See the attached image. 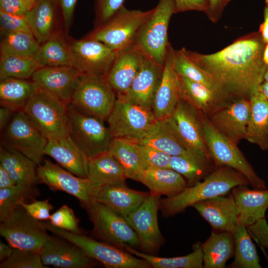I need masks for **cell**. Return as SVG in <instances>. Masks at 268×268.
I'll list each match as a JSON object with an SVG mask.
<instances>
[{"label":"cell","instance_id":"55","mask_svg":"<svg viewBox=\"0 0 268 268\" xmlns=\"http://www.w3.org/2000/svg\"><path fill=\"white\" fill-rule=\"evenodd\" d=\"M231 0H207L208 8L205 13L212 23L217 22L221 18L224 9Z\"/></svg>","mask_w":268,"mask_h":268},{"label":"cell","instance_id":"63","mask_svg":"<svg viewBox=\"0 0 268 268\" xmlns=\"http://www.w3.org/2000/svg\"><path fill=\"white\" fill-rule=\"evenodd\" d=\"M264 81H266V82H268V68L266 72V73L265 74V76H264Z\"/></svg>","mask_w":268,"mask_h":268},{"label":"cell","instance_id":"8","mask_svg":"<svg viewBox=\"0 0 268 268\" xmlns=\"http://www.w3.org/2000/svg\"><path fill=\"white\" fill-rule=\"evenodd\" d=\"M1 132V146L42 163L48 139L23 110L15 112Z\"/></svg>","mask_w":268,"mask_h":268},{"label":"cell","instance_id":"11","mask_svg":"<svg viewBox=\"0 0 268 268\" xmlns=\"http://www.w3.org/2000/svg\"><path fill=\"white\" fill-rule=\"evenodd\" d=\"M152 11L153 9H129L123 6L107 22L98 26L88 38L118 52L133 44L138 31Z\"/></svg>","mask_w":268,"mask_h":268},{"label":"cell","instance_id":"27","mask_svg":"<svg viewBox=\"0 0 268 268\" xmlns=\"http://www.w3.org/2000/svg\"><path fill=\"white\" fill-rule=\"evenodd\" d=\"M231 190L239 212L238 221L247 227L265 218L268 208L267 189L251 190L247 185H239Z\"/></svg>","mask_w":268,"mask_h":268},{"label":"cell","instance_id":"45","mask_svg":"<svg viewBox=\"0 0 268 268\" xmlns=\"http://www.w3.org/2000/svg\"><path fill=\"white\" fill-rule=\"evenodd\" d=\"M39 195L35 186L15 185L4 189H0V221L6 218L22 202L34 201Z\"/></svg>","mask_w":268,"mask_h":268},{"label":"cell","instance_id":"42","mask_svg":"<svg viewBox=\"0 0 268 268\" xmlns=\"http://www.w3.org/2000/svg\"><path fill=\"white\" fill-rule=\"evenodd\" d=\"M174 67L179 76L204 85L210 90L229 101L223 96L219 86L212 77L192 61L185 53L183 48L176 51Z\"/></svg>","mask_w":268,"mask_h":268},{"label":"cell","instance_id":"46","mask_svg":"<svg viewBox=\"0 0 268 268\" xmlns=\"http://www.w3.org/2000/svg\"><path fill=\"white\" fill-rule=\"evenodd\" d=\"M41 259L40 253L14 248L7 260L0 263V268H47Z\"/></svg>","mask_w":268,"mask_h":268},{"label":"cell","instance_id":"14","mask_svg":"<svg viewBox=\"0 0 268 268\" xmlns=\"http://www.w3.org/2000/svg\"><path fill=\"white\" fill-rule=\"evenodd\" d=\"M160 196L151 192L140 205L124 217L136 234L141 252L152 254L163 243L158 223Z\"/></svg>","mask_w":268,"mask_h":268},{"label":"cell","instance_id":"36","mask_svg":"<svg viewBox=\"0 0 268 268\" xmlns=\"http://www.w3.org/2000/svg\"><path fill=\"white\" fill-rule=\"evenodd\" d=\"M39 88L31 79L6 78L0 79V106L14 112L23 110L32 95Z\"/></svg>","mask_w":268,"mask_h":268},{"label":"cell","instance_id":"57","mask_svg":"<svg viewBox=\"0 0 268 268\" xmlns=\"http://www.w3.org/2000/svg\"><path fill=\"white\" fill-rule=\"evenodd\" d=\"M15 185L9 173L0 164V189L10 188Z\"/></svg>","mask_w":268,"mask_h":268},{"label":"cell","instance_id":"7","mask_svg":"<svg viewBox=\"0 0 268 268\" xmlns=\"http://www.w3.org/2000/svg\"><path fill=\"white\" fill-rule=\"evenodd\" d=\"M203 134L210 159L219 166L232 168L243 175L255 189H267L265 182L237 146V144L219 132L209 120H201Z\"/></svg>","mask_w":268,"mask_h":268},{"label":"cell","instance_id":"15","mask_svg":"<svg viewBox=\"0 0 268 268\" xmlns=\"http://www.w3.org/2000/svg\"><path fill=\"white\" fill-rule=\"evenodd\" d=\"M68 44L73 67L82 74L107 77L117 52L88 37Z\"/></svg>","mask_w":268,"mask_h":268},{"label":"cell","instance_id":"21","mask_svg":"<svg viewBox=\"0 0 268 268\" xmlns=\"http://www.w3.org/2000/svg\"><path fill=\"white\" fill-rule=\"evenodd\" d=\"M251 112L249 99H235L210 116L209 121L236 144L245 138Z\"/></svg>","mask_w":268,"mask_h":268},{"label":"cell","instance_id":"44","mask_svg":"<svg viewBox=\"0 0 268 268\" xmlns=\"http://www.w3.org/2000/svg\"><path fill=\"white\" fill-rule=\"evenodd\" d=\"M40 67L32 57L0 54V79L6 78H31Z\"/></svg>","mask_w":268,"mask_h":268},{"label":"cell","instance_id":"17","mask_svg":"<svg viewBox=\"0 0 268 268\" xmlns=\"http://www.w3.org/2000/svg\"><path fill=\"white\" fill-rule=\"evenodd\" d=\"M199 114L192 106L181 98L172 114L167 119L191 150L210 160Z\"/></svg>","mask_w":268,"mask_h":268},{"label":"cell","instance_id":"59","mask_svg":"<svg viewBox=\"0 0 268 268\" xmlns=\"http://www.w3.org/2000/svg\"><path fill=\"white\" fill-rule=\"evenodd\" d=\"M12 110L3 106L0 108V130L1 132L9 122L13 113Z\"/></svg>","mask_w":268,"mask_h":268},{"label":"cell","instance_id":"20","mask_svg":"<svg viewBox=\"0 0 268 268\" xmlns=\"http://www.w3.org/2000/svg\"><path fill=\"white\" fill-rule=\"evenodd\" d=\"M40 255L43 264L47 267L88 268L96 265V261L88 257L78 246L60 236L50 235Z\"/></svg>","mask_w":268,"mask_h":268},{"label":"cell","instance_id":"41","mask_svg":"<svg viewBox=\"0 0 268 268\" xmlns=\"http://www.w3.org/2000/svg\"><path fill=\"white\" fill-rule=\"evenodd\" d=\"M125 250L148 262L154 268H203V253L199 243L194 247L193 251L184 256L159 257L126 247Z\"/></svg>","mask_w":268,"mask_h":268},{"label":"cell","instance_id":"16","mask_svg":"<svg viewBox=\"0 0 268 268\" xmlns=\"http://www.w3.org/2000/svg\"><path fill=\"white\" fill-rule=\"evenodd\" d=\"M37 173L40 183L53 191L64 192L76 198L83 205L91 202L95 185L88 178L77 176L49 159L38 165Z\"/></svg>","mask_w":268,"mask_h":268},{"label":"cell","instance_id":"38","mask_svg":"<svg viewBox=\"0 0 268 268\" xmlns=\"http://www.w3.org/2000/svg\"><path fill=\"white\" fill-rule=\"evenodd\" d=\"M109 152L120 163L127 179L139 182L143 170L137 142L114 138Z\"/></svg>","mask_w":268,"mask_h":268},{"label":"cell","instance_id":"50","mask_svg":"<svg viewBox=\"0 0 268 268\" xmlns=\"http://www.w3.org/2000/svg\"><path fill=\"white\" fill-rule=\"evenodd\" d=\"M125 0H95L96 18L99 26L107 22L123 6Z\"/></svg>","mask_w":268,"mask_h":268},{"label":"cell","instance_id":"53","mask_svg":"<svg viewBox=\"0 0 268 268\" xmlns=\"http://www.w3.org/2000/svg\"><path fill=\"white\" fill-rule=\"evenodd\" d=\"M247 227L258 243L268 249V224L265 218Z\"/></svg>","mask_w":268,"mask_h":268},{"label":"cell","instance_id":"23","mask_svg":"<svg viewBox=\"0 0 268 268\" xmlns=\"http://www.w3.org/2000/svg\"><path fill=\"white\" fill-rule=\"evenodd\" d=\"M148 195L130 189L127 185H95L91 201L101 203L125 217L136 209Z\"/></svg>","mask_w":268,"mask_h":268},{"label":"cell","instance_id":"49","mask_svg":"<svg viewBox=\"0 0 268 268\" xmlns=\"http://www.w3.org/2000/svg\"><path fill=\"white\" fill-rule=\"evenodd\" d=\"M0 23L1 33L31 32L26 15H13L0 11Z\"/></svg>","mask_w":268,"mask_h":268},{"label":"cell","instance_id":"25","mask_svg":"<svg viewBox=\"0 0 268 268\" xmlns=\"http://www.w3.org/2000/svg\"><path fill=\"white\" fill-rule=\"evenodd\" d=\"M163 67L144 56L139 70L129 91L125 95L120 97L151 110L153 99L162 77Z\"/></svg>","mask_w":268,"mask_h":268},{"label":"cell","instance_id":"12","mask_svg":"<svg viewBox=\"0 0 268 268\" xmlns=\"http://www.w3.org/2000/svg\"><path fill=\"white\" fill-rule=\"evenodd\" d=\"M47 230L20 205L0 224V235L12 248L39 253L50 236Z\"/></svg>","mask_w":268,"mask_h":268},{"label":"cell","instance_id":"22","mask_svg":"<svg viewBox=\"0 0 268 268\" xmlns=\"http://www.w3.org/2000/svg\"><path fill=\"white\" fill-rule=\"evenodd\" d=\"M144 55L134 44L117 52L107 79L117 96L129 91L137 75Z\"/></svg>","mask_w":268,"mask_h":268},{"label":"cell","instance_id":"47","mask_svg":"<svg viewBox=\"0 0 268 268\" xmlns=\"http://www.w3.org/2000/svg\"><path fill=\"white\" fill-rule=\"evenodd\" d=\"M138 145L140 162L143 171L150 169L170 168L171 155L147 145L139 143Z\"/></svg>","mask_w":268,"mask_h":268},{"label":"cell","instance_id":"6","mask_svg":"<svg viewBox=\"0 0 268 268\" xmlns=\"http://www.w3.org/2000/svg\"><path fill=\"white\" fill-rule=\"evenodd\" d=\"M47 229L80 248L89 258L108 268H151L146 260L134 256L128 251L103 242H100L82 234L71 232L44 222Z\"/></svg>","mask_w":268,"mask_h":268},{"label":"cell","instance_id":"10","mask_svg":"<svg viewBox=\"0 0 268 268\" xmlns=\"http://www.w3.org/2000/svg\"><path fill=\"white\" fill-rule=\"evenodd\" d=\"M155 120L152 110L119 96L106 121L114 138L138 142L145 137Z\"/></svg>","mask_w":268,"mask_h":268},{"label":"cell","instance_id":"35","mask_svg":"<svg viewBox=\"0 0 268 268\" xmlns=\"http://www.w3.org/2000/svg\"><path fill=\"white\" fill-rule=\"evenodd\" d=\"M201 247L205 268H223L234 255V240L230 232H212Z\"/></svg>","mask_w":268,"mask_h":268},{"label":"cell","instance_id":"48","mask_svg":"<svg viewBox=\"0 0 268 268\" xmlns=\"http://www.w3.org/2000/svg\"><path fill=\"white\" fill-rule=\"evenodd\" d=\"M49 221L55 226L71 232L82 234L78 219L73 210L67 204L63 205L51 214Z\"/></svg>","mask_w":268,"mask_h":268},{"label":"cell","instance_id":"43","mask_svg":"<svg viewBox=\"0 0 268 268\" xmlns=\"http://www.w3.org/2000/svg\"><path fill=\"white\" fill-rule=\"evenodd\" d=\"M0 54L33 57L40 44L31 32L1 33Z\"/></svg>","mask_w":268,"mask_h":268},{"label":"cell","instance_id":"34","mask_svg":"<svg viewBox=\"0 0 268 268\" xmlns=\"http://www.w3.org/2000/svg\"><path fill=\"white\" fill-rule=\"evenodd\" d=\"M0 164L17 185L35 186L39 182L38 165L24 155L0 146Z\"/></svg>","mask_w":268,"mask_h":268},{"label":"cell","instance_id":"13","mask_svg":"<svg viewBox=\"0 0 268 268\" xmlns=\"http://www.w3.org/2000/svg\"><path fill=\"white\" fill-rule=\"evenodd\" d=\"M116 100L106 76L82 74L70 103L84 113L106 121Z\"/></svg>","mask_w":268,"mask_h":268},{"label":"cell","instance_id":"29","mask_svg":"<svg viewBox=\"0 0 268 268\" xmlns=\"http://www.w3.org/2000/svg\"><path fill=\"white\" fill-rule=\"evenodd\" d=\"M178 76L181 98L189 103L201 115L211 116L231 102L199 82L184 77Z\"/></svg>","mask_w":268,"mask_h":268},{"label":"cell","instance_id":"2","mask_svg":"<svg viewBox=\"0 0 268 268\" xmlns=\"http://www.w3.org/2000/svg\"><path fill=\"white\" fill-rule=\"evenodd\" d=\"M250 184L238 171L226 166H219L202 182L187 187L180 193L160 200L159 209L168 217L184 211L198 202L216 196L225 195L239 185Z\"/></svg>","mask_w":268,"mask_h":268},{"label":"cell","instance_id":"54","mask_svg":"<svg viewBox=\"0 0 268 268\" xmlns=\"http://www.w3.org/2000/svg\"><path fill=\"white\" fill-rule=\"evenodd\" d=\"M175 13L188 11L205 12L208 8L207 0H174Z\"/></svg>","mask_w":268,"mask_h":268},{"label":"cell","instance_id":"3","mask_svg":"<svg viewBox=\"0 0 268 268\" xmlns=\"http://www.w3.org/2000/svg\"><path fill=\"white\" fill-rule=\"evenodd\" d=\"M173 14H175L174 0H159L133 43L145 57L162 66L164 65L170 44L167 30Z\"/></svg>","mask_w":268,"mask_h":268},{"label":"cell","instance_id":"52","mask_svg":"<svg viewBox=\"0 0 268 268\" xmlns=\"http://www.w3.org/2000/svg\"><path fill=\"white\" fill-rule=\"evenodd\" d=\"M33 4L24 0H0V11L17 15H26Z\"/></svg>","mask_w":268,"mask_h":268},{"label":"cell","instance_id":"56","mask_svg":"<svg viewBox=\"0 0 268 268\" xmlns=\"http://www.w3.org/2000/svg\"><path fill=\"white\" fill-rule=\"evenodd\" d=\"M62 11L65 28L68 30L77 0H57Z\"/></svg>","mask_w":268,"mask_h":268},{"label":"cell","instance_id":"31","mask_svg":"<svg viewBox=\"0 0 268 268\" xmlns=\"http://www.w3.org/2000/svg\"><path fill=\"white\" fill-rule=\"evenodd\" d=\"M87 178L97 186L126 185L120 163L109 151L88 159Z\"/></svg>","mask_w":268,"mask_h":268},{"label":"cell","instance_id":"1","mask_svg":"<svg viewBox=\"0 0 268 268\" xmlns=\"http://www.w3.org/2000/svg\"><path fill=\"white\" fill-rule=\"evenodd\" d=\"M266 43L258 32L245 35L211 54L183 49L197 66L208 73L230 102L249 98L264 81L268 68L263 59Z\"/></svg>","mask_w":268,"mask_h":268},{"label":"cell","instance_id":"24","mask_svg":"<svg viewBox=\"0 0 268 268\" xmlns=\"http://www.w3.org/2000/svg\"><path fill=\"white\" fill-rule=\"evenodd\" d=\"M212 227L220 232H232L239 212L232 195L216 196L193 206Z\"/></svg>","mask_w":268,"mask_h":268},{"label":"cell","instance_id":"19","mask_svg":"<svg viewBox=\"0 0 268 268\" xmlns=\"http://www.w3.org/2000/svg\"><path fill=\"white\" fill-rule=\"evenodd\" d=\"M81 75L71 66L40 67L31 79L40 88L67 104L70 102Z\"/></svg>","mask_w":268,"mask_h":268},{"label":"cell","instance_id":"32","mask_svg":"<svg viewBox=\"0 0 268 268\" xmlns=\"http://www.w3.org/2000/svg\"><path fill=\"white\" fill-rule=\"evenodd\" d=\"M59 12L62 11L57 0H38L26 15L31 32L40 44L54 33Z\"/></svg>","mask_w":268,"mask_h":268},{"label":"cell","instance_id":"26","mask_svg":"<svg viewBox=\"0 0 268 268\" xmlns=\"http://www.w3.org/2000/svg\"><path fill=\"white\" fill-rule=\"evenodd\" d=\"M45 154L73 174L87 178L88 159L69 135L60 139H48Z\"/></svg>","mask_w":268,"mask_h":268},{"label":"cell","instance_id":"9","mask_svg":"<svg viewBox=\"0 0 268 268\" xmlns=\"http://www.w3.org/2000/svg\"><path fill=\"white\" fill-rule=\"evenodd\" d=\"M93 224V233L103 242L125 250L140 248L138 237L123 216L105 205L94 201L83 206Z\"/></svg>","mask_w":268,"mask_h":268},{"label":"cell","instance_id":"39","mask_svg":"<svg viewBox=\"0 0 268 268\" xmlns=\"http://www.w3.org/2000/svg\"><path fill=\"white\" fill-rule=\"evenodd\" d=\"M234 260L232 268H261L259 258L247 226L238 220L232 232Z\"/></svg>","mask_w":268,"mask_h":268},{"label":"cell","instance_id":"33","mask_svg":"<svg viewBox=\"0 0 268 268\" xmlns=\"http://www.w3.org/2000/svg\"><path fill=\"white\" fill-rule=\"evenodd\" d=\"M139 182L144 184L150 192L167 197L178 195L187 187L184 177L171 168L144 170Z\"/></svg>","mask_w":268,"mask_h":268},{"label":"cell","instance_id":"61","mask_svg":"<svg viewBox=\"0 0 268 268\" xmlns=\"http://www.w3.org/2000/svg\"><path fill=\"white\" fill-rule=\"evenodd\" d=\"M257 89L261 92L268 101V82L264 81L257 87Z\"/></svg>","mask_w":268,"mask_h":268},{"label":"cell","instance_id":"40","mask_svg":"<svg viewBox=\"0 0 268 268\" xmlns=\"http://www.w3.org/2000/svg\"><path fill=\"white\" fill-rule=\"evenodd\" d=\"M210 161L206 157L197 153L172 156L170 168L185 177L188 185L192 186L212 171Z\"/></svg>","mask_w":268,"mask_h":268},{"label":"cell","instance_id":"4","mask_svg":"<svg viewBox=\"0 0 268 268\" xmlns=\"http://www.w3.org/2000/svg\"><path fill=\"white\" fill-rule=\"evenodd\" d=\"M23 111L48 139L68 136L67 104L48 92L39 88Z\"/></svg>","mask_w":268,"mask_h":268},{"label":"cell","instance_id":"5","mask_svg":"<svg viewBox=\"0 0 268 268\" xmlns=\"http://www.w3.org/2000/svg\"><path fill=\"white\" fill-rule=\"evenodd\" d=\"M68 135L88 159L109 151L114 138L105 120L67 104Z\"/></svg>","mask_w":268,"mask_h":268},{"label":"cell","instance_id":"37","mask_svg":"<svg viewBox=\"0 0 268 268\" xmlns=\"http://www.w3.org/2000/svg\"><path fill=\"white\" fill-rule=\"evenodd\" d=\"M40 67L71 66L68 43L58 33L52 36L40 46L32 57Z\"/></svg>","mask_w":268,"mask_h":268},{"label":"cell","instance_id":"58","mask_svg":"<svg viewBox=\"0 0 268 268\" xmlns=\"http://www.w3.org/2000/svg\"><path fill=\"white\" fill-rule=\"evenodd\" d=\"M259 32L260 33L264 42H268V0L265 1L264 8V20L260 25Z\"/></svg>","mask_w":268,"mask_h":268},{"label":"cell","instance_id":"64","mask_svg":"<svg viewBox=\"0 0 268 268\" xmlns=\"http://www.w3.org/2000/svg\"><path fill=\"white\" fill-rule=\"evenodd\" d=\"M26 1H28L32 4H33V5H34V4L36 2V1L38 0H24Z\"/></svg>","mask_w":268,"mask_h":268},{"label":"cell","instance_id":"30","mask_svg":"<svg viewBox=\"0 0 268 268\" xmlns=\"http://www.w3.org/2000/svg\"><path fill=\"white\" fill-rule=\"evenodd\" d=\"M251 112L245 139L268 150V101L257 88L250 94Z\"/></svg>","mask_w":268,"mask_h":268},{"label":"cell","instance_id":"62","mask_svg":"<svg viewBox=\"0 0 268 268\" xmlns=\"http://www.w3.org/2000/svg\"><path fill=\"white\" fill-rule=\"evenodd\" d=\"M263 59L265 64L268 66V42L266 44L264 53Z\"/></svg>","mask_w":268,"mask_h":268},{"label":"cell","instance_id":"18","mask_svg":"<svg viewBox=\"0 0 268 268\" xmlns=\"http://www.w3.org/2000/svg\"><path fill=\"white\" fill-rule=\"evenodd\" d=\"M175 52L169 44L162 77L152 103L151 110L156 120L170 116L181 98L180 80L174 67Z\"/></svg>","mask_w":268,"mask_h":268},{"label":"cell","instance_id":"28","mask_svg":"<svg viewBox=\"0 0 268 268\" xmlns=\"http://www.w3.org/2000/svg\"><path fill=\"white\" fill-rule=\"evenodd\" d=\"M137 143L152 146L171 156L197 153L187 146L167 118L156 120L145 137Z\"/></svg>","mask_w":268,"mask_h":268},{"label":"cell","instance_id":"51","mask_svg":"<svg viewBox=\"0 0 268 268\" xmlns=\"http://www.w3.org/2000/svg\"><path fill=\"white\" fill-rule=\"evenodd\" d=\"M32 217L38 220H49L51 211L54 209L49 199L34 201L30 203L22 202L19 204Z\"/></svg>","mask_w":268,"mask_h":268},{"label":"cell","instance_id":"60","mask_svg":"<svg viewBox=\"0 0 268 268\" xmlns=\"http://www.w3.org/2000/svg\"><path fill=\"white\" fill-rule=\"evenodd\" d=\"M14 248L10 245H7L0 241V263L7 260L12 254Z\"/></svg>","mask_w":268,"mask_h":268}]
</instances>
